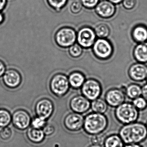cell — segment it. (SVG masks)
Returning a JSON list of instances; mask_svg holds the SVG:
<instances>
[{"mask_svg":"<svg viewBox=\"0 0 147 147\" xmlns=\"http://www.w3.org/2000/svg\"><path fill=\"white\" fill-rule=\"evenodd\" d=\"M119 135L124 144H139L147 138V127L140 122L124 125L119 130Z\"/></svg>","mask_w":147,"mask_h":147,"instance_id":"cell-1","label":"cell"},{"mask_svg":"<svg viewBox=\"0 0 147 147\" xmlns=\"http://www.w3.org/2000/svg\"><path fill=\"white\" fill-rule=\"evenodd\" d=\"M108 124V119L104 114L93 112L85 117L83 128L87 134L92 136L103 132Z\"/></svg>","mask_w":147,"mask_h":147,"instance_id":"cell-2","label":"cell"},{"mask_svg":"<svg viewBox=\"0 0 147 147\" xmlns=\"http://www.w3.org/2000/svg\"><path fill=\"white\" fill-rule=\"evenodd\" d=\"M139 111L132 103L124 102L116 107L115 116L117 120L124 125L136 122L139 117Z\"/></svg>","mask_w":147,"mask_h":147,"instance_id":"cell-3","label":"cell"},{"mask_svg":"<svg viewBox=\"0 0 147 147\" xmlns=\"http://www.w3.org/2000/svg\"><path fill=\"white\" fill-rule=\"evenodd\" d=\"M69 87L68 78L63 74L55 75L50 83V88L51 92L58 98L66 95L69 90Z\"/></svg>","mask_w":147,"mask_h":147,"instance_id":"cell-4","label":"cell"},{"mask_svg":"<svg viewBox=\"0 0 147 147\" xmlns=\"http://www.w3.org/2000/svg\"><path fill=\"white\" fill-rule=\"evenodd\" d=\"M77 39L75 31L69 27H63L56 33L55 39L58 46L67 48L74 44Z\"/></svg>","mask_w":147,"mask_h":147,"instance_id":"cell-5","label":"cell"},{"mask_svg":"<svg viewBox=\"0 0 147 147\" xmlns=\"http://www.w3.org/2000/svg\"><path fill=\"white\" fill-rule=\"evenodd\" d=\"M81 88L82 95L92 101L98 98L102 92L100 83L94 79H88L85 81Z\"/></svg>","mask_w":147,"mask_h":147,"instance_id":"cell-6","label":"cell"},{"mask_svg":"<svg viewBox=\"0 0 147 147\" xmlns=\"http://www.w3.org/2000/svg\"><path fill=\"white\" fill-rule=\"evenodd\" d=\"M93 51L96 57L101 60L110 58L113 53L111 43L106 38H99L92 46Z\"/></svg>","mask_w":147,"mask_h":147,"instance_id":"cell-7","label":"cell"},{"mask_svg":"<svg viewBox=\"0 0 147 147\" xmlns=\"http://www.w3.org/2000/svg\"><path fill=\"white\" fill-rule=\"evenodd\" d=\"M96 35L94 30L89 27H84L81 29L77 35V42L82 48L92 47L96 41Z\"/></svg>","mask_w":147,"mask_h":147,"instance_id":"cell-8","label":"cell"},{"mask_svg":"<svg viewBox=\"0 0 147 147\" xmlns=\"http://www.w3.org/2000/svg\"><path fill=\"white\" fill-rule=\"evenodd\" d=\"M32 119L28 112L23 109L15 111L12 116L13 124L15 128L20 130H24L31 125Z\"/></svg>","mask_w":147,"mask_h":147,"instance_id":"cell-9","label":"cell"},{"mask_svg":"<svg viewBox=\"0 0 147 147\" xmlns=\"http://www.w3.org/2000/svg\"><path fill=\"white\" fill-rule=\"evenodd\" d=\"M35 111L37 116L47 120L51 117L54 113V104L49 99H41L36 103Z\"/></svg>","mask_w":147,"mask_h":147,"instance_id":"cell-10","label":"cell"},{"mask_svg":"<svg viewBox=\"0 0 147 147\" xmlns=\"http://www.w3.org/2000/svg\"><path fill=\"white\" fill-rule=\"evenodd\" d=\"M84 118L81 114L73 112L65 117L63 124L65 128L69 131H78L83 127Z\"/></svg>","mask_w":147,"mask_h":147,"instance_id":"cell-11","label":"cell"},{"mask_svg":"<svg viewBox=\"0 0 147 147\" xmlns=\"http://www.w3.org/2000/svg\"><path fill=\"white\" fill-rule=\"evenodd\" d=\"M69 107L74 112L82 114L89 111L91 102L83 95H76L70 100Z\"/></svg>","mask_w":147,"mask_h":147,"instance_id":"cell-12","label":"cell"},{"mask_svg":"<svg viewBox=\"0 0 147 147\" xmlns=\"http://www.w3.org/2000/svg\"><path fill=\"white\" fill-rule=\"evenodd\" d=\"M125 92L118 88H112L107 92L105 100L108 105L117 107L125 102Z\"/></svg>","mask_w":147,"mask_h":147,"instance_id":"cell-13","label":"cell"},{"mask_svg":"<svg viewBox=\"0 0 147 147\" xmlns=\"http://www.w3.org/2000/svg\"><path fill=\"white\" fill-rule=\"evenodd\" d=\"M2 77L4 84L10 88H17L22 82L21 75L18 71L14 69L6 70Z\"/></svg>","mask_w":147,"mask_h":147,"instance_id":"cell-14","label":"cell"},{"mask_svg":"<svg viewBox=\"0 0 147 147\" xmlns=\"http://www.w3.org/2000/svg\"><path fill=\"white\" fill-rule=\"evenodd\" d=\"M95 11L99 17L109 18L114 15L116 12L115 5L108 0H103L99 2L95 7Z\"/></svg>","mask_w":147,"mask_h":147,"instance_id":"cell-15","label":"cell"},{"mask_svg":"<svg viewBox=\"0 0 147 147\" xmlns=\"http://www.w3.org/2000/svg\"><path fill=\"white\" fill-rule=\"evenodd\" d=\"M129 75L131 79L135 81H143L147 76V65L139 62L132 64L129 68Z\"/></svg>","mask_w":147,"mask_h":147,"instance_id":"cell-16","label":"cell"},{"mask_svg":"<svg viewBox=\"0 0 147 147\" xmlns=\"http://www.w3.org/2000/svg\"><path fill=\"white\" fill-rule=\"evenodd\" d=\"M133 55L138 62L147 63V42L138 43L134 49Z\"/></svg>","mask_w":147,"mask_h":147,"instance_id":"cell-17","label":"cell"},{"mask_svg":"<svg viewBox=\"0 0 147 147\" xmlns=\"http://www.w3.org/2000/svg\"><path fill=\"white\" fill-rule=\"evenodd\" d=\"M26 136L31 142L40 144L43 142L45 136L42 129H36L31 127L27 130Z\"/></svg>","mask_w":147,"mask_h":147,"instance_id":"cell-18","label":"cell"},{"mask_svg":"<svg viewBox=\"0 0 147 147\" xmlns=\"http://www.w3.org/2000/svg\"><path fill=\"white\" fill-rule=\"evenodd\" d=\"M131 36L134 41L138 43L147 41V27L142 25L135 26L131 32Z\"/></svg>","mask_w":147,"mask_h":147,"instance_id":"cell-19","label":"cell"},{"mask_svg":"<svg viewBox=\"0 0 147 147\" xmlns=\"http://www.w3.org/2000/svg\"><path fill=\"white\" fill-rule=\"evenodd\" d=\"M70 86L74 89L81 88L85 82L84 75L80 72H74L68 77Z\"/></svg>","mask_w":147,"mask_h":147,"instance_id":"cell-20","label":"cell"},{"mask_svg":"<svg viewBox=\"0 0 147 147\" xmlns=\"http://www.w3.org/2000/svg\"><path fill=\"white\" fill-rule=\"evenodd\" d=\"M124 144L119 135L112 134L107 137L104 145L105 147H124Z\"/></svg>","mask_w":147,"mask_h":147,"instance_id":"cell-21","label":"cell"},{"mask_svg":"<svg viewBox=\"0 0 147 147\" xmlns=\"http://www.w3.org/2000/svg\"><path fill=\"white\" fill-rule=\"evenodd\" d=\"M91 108L93 112L104 114L107 111L108 105L105 100L98 98L92 101Z\"/></svg>","mask_w":147,"mask_h":147,"instance_id":"cell-22","label":"cell"},{"mask_svg":"<svg viewBox=\"0 0 147 147\" xmlns=\"http://www.w3.org/2000/svg\"><path fill=\"white\" fill-rule=\"evenodd\" d=\"M142 87L136 84L129 85L125 88V94L130 99L134 100L142 95Z\"/></svg>","mask_w":147,"mask_h":147,"instance_id":"cell-23","label":"cell"},{"mask_svg":"<svg viewBox=\"0 0 147 147\" xmlns=\"http://www.w3.org/2000/svg\"><path fill=\"white\" fill-rule=\"evenodd\" d=\"M12 121V116L6 109H0V127L8 126Z\"/></svg>","mask_w":147,"mask_h":147,"instance_id":"cell-24","label":"cell"},{"mask_svg":"<svg viewBox=\"0 0 147 147\" xmlns=\"http://www.w3.org/2000/svg\"><path fill=\"white\" fill-rule=\"evenodd\" d=\"M94 32L96 36L99 38H106L110 35V29L107 25L101 24L95 27Z\"/></svg>","mask_w":147,"mask_h":147,"instance_id":"cell-25","label":"cell"},{"mask_svg":"<svg viewBox=\"0 0 147 147\" xmlns=\"http://www.w3.org/2000/svg\"><path fill=\"white\" fill-rule=\"evenodd\" d=\"M49 5L56 11L59 12L65 6L67 0H47Z\"/></svg>","mask_w":147,"mask_h":147,"instance_id":"cell-26","label":"cell"},{"mask_svg":"<svg viewBox=\"0 0 147 147\" xmlns=\"http://www.w3.org/2000/svg\"><path fill=\"white\" fill-rule=\"evenodd\" d=\"M69 52L71 56L76 58L81 55L83 52V49L80 45L74 44L69 47Z\"/></svg>","mask_w":147,"mask_h":147,"instance_id":"cell-27","label":"cell"},{"mask_svg":"<svg viewBox=\"0 0 147 147\" xmlns=\"http://www.w3.org/2000/svg\"><path fill=\"white\" fill-rule=\"evenodd\" d=\"M46 123V119L37 116L32 119L31 125L33 128L42 129Z\"/></svg>","mask_w":147,"mask_h":147,"instance_id":"cell-28","label":"cell"},{"mask_svg":"<svg viewBox=\"0 0 147 147\" xmlns=\"http://www.w3.org/2000/svg\"><path fill=\"white\" fill-rule=\"evenodd\" d=\"M106 137L105 134L103 132L92 135L91 138V142L93 144L102 146L104 145Z\"/></svg>","mask_w":147,"mask_h":147,"instance_id":"cell-29","label":"cell"},{"mask_svg":"<svg viewBox=\"0 0 147 147\" xmlns=\"http://www.w3.org/2000/svg\"><path fill=\"white\" fill-rule=\"evenodd\" d=\"M132 104L139 111H142L147 107V101L142 97H139L133 100Z\"/></svg>","mask_w":147,"mask_h":147,"instance_id":"cell-30","label":"cell"},{"mask_svg":"<svg viewBox=\"0 0 147 147\" xmlns=\"http://www.w3.org/2000/svg\"><path fill=\"white\" fill-rule=\"evenodd\" d=\"M12 131L8 126L3 127L0 130V138L4 141H7L11 138Z\"/></svg>","mask_w":147,"mask_h":147,"instance_id":"cell-31","label":"cell"},{"mask_svg":"<svg viewBox=\"0 0 147 147\" xmlns=\"http://www.w3.org/2000/svg\"><path fill=\"white\" fill-rule=\"evenodd\" d=\"M82 5L80 0H75L70 5V11L73 13H78L82 9Z\"/></svg>","mask_w":147,"mask_h":147,"instance_id":"cell-32","label":"cell"},{"mask_svg":"<svg viewBox=\"0 0 147 147\" xmlns=\"http://www.w3.org/2000/svg\"><path fill=\"white\" fill-rule=\"evenodd\" d=\"M82 6L88 9L94 8L98 3L99 0H80Z\"/></svg>","mask_w":147,"mask_h":147,"instance_id":"cell-33","label":"cell"},{"mask_svg":"<svg viewBox=\"0 0 147 147\" xmlns=\"http://www.w3.org/2000/svg\"><path fill=\"white\" fill-rule=\"evenodd\" d=\"M42 129L45 136H48L53 135L55 130V126L50 123H46Z\"/></svg>","mask_w":147,"mask_h":147,"instance_id":"cell-34","label":"cell"},{"mask_svg":"<svg viewBox=\"0 0 147 147\" xmlns=\"http://www.w3.org/2000/svg\"><path fill=\"white\" fill-rule=\"evenodd\" d=\"M123 5L127 10H131L134 8L136 4V0H123Z\"/></svg>","mask_w":147,"mask_h":147,"instance_id":"cell-35","label":"cell"},{"mask_svg":"<svg viewBox=\"0 0 147 147\" xmlns=\"http://www.w3.org/2000/svg\"><path fill=\"white\" fill-rule=\"evenodd\" d=\"M6 70V66L3 61L0 60V78L2 77Z\"/></svg>","mask_w":147,"mask_h":147,"instance_id":"cell-36","label":"cell"},{"mask_svg":"<svg viewBox=\"0 0 147 147\" xmlns=\"http://www.w3.org/2000/svg\"><path fill=\"white\" fill-rule=\"evenodd\" d=\"M142 95L147 101V84H145L142 87Z\"/></svg>","mask_w":147,"mask_h":147,"instance_id":"cell-37","label":"cell"},{"mask_svg":"<svg viewBox=\"0 0 147 147\" xmlns=\"http://www.w3.org/2000/svg\"><path fill=\"white\" fill-rule=\"evenodd\" d=\"M7 4V0H0V12L2 11L5 7Z\"/></svg>","mask_w":147,"mask_h":147,"instance_id":"cell-38","label":"cell"},{"mask_svg":"<svg viewBox=\"0 0 147 147\" xmlns=\"http://www.w3.org/2000/svg\"><path fill=\"white\" fill-rule=\"evenodd\" d=\"M124 147H143L139 144H126Z\"/></svg>","mask_w":147,"mask_h":147,"instance_id":"cell-39","label":"cell"},{"mask_svg":"<svg viewBox=\"0 0 147 147\" xmlns=\"http://www.w3.org/2000/svg\"><path fill=\"white\" fill-rule=\"evenodd\" d=\"M108 1L114 5H117V4H119L121 2H123V0H108Z\"/></svg>","mask_w":147,"mask_h":147,"instance_id":"cell-40","label":"cell"},{"mask_svg":"<svg viewBox=\"0 0 147 147\" xmlns=\"http://www.w3.org/2000/svg\"><path fill=\"white\" fill-rule=\"evenodd\" d=\"M5 20L4 15L0 12V25Z\"/></svg>","mask_w":147,"mask_h":147,"instance_id":"cell-41","label":"cell"},{"mask_svg":"<svg viewBox=\"0 0 147 147\" xmlns=\"http://www.w3.org/2000/svg\"><path fill=\"white\" fill-rule=\"evenodd\" d=\"M102 147V146L100 145H96V144H92V145H90L89 147Z\"/></svg>","mask_w":147,"mask_h":147,"instance_id":"cell-42","label":"cell"},{"mask_svg":"<svg viewBox=\"0 0 147 147\" xmlns=\"http://www.w3.org/2000/svg\"><path fill=\"white\" fill-rule=\"evenodd\" d=\"M145 80H146V81H147V77H146V79H145Z\"/></svg>","mask_w":147,"mask_h":147,"instance_id":"cell-43","label":"cell"},{"mask_svg":"<svg viewBox=\"0 0 147 147\" xmlns=\"http://www.w3.org/2000/svg\"><path fill=\"white\" fill-rule=\"evenodd\" d=\"M146 125V127H147V123H146V125Z\"/></svg>","mask_w":147,"mask_h":147,"instance_id":"cell-44","label":"cell"}]
</instances>
